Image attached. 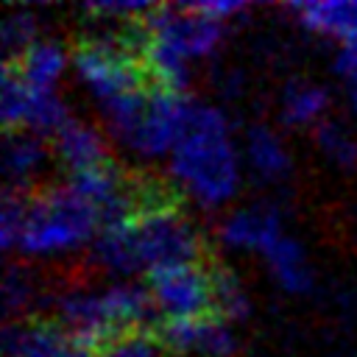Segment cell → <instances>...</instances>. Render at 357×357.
<instances>
[{"mask_svg":"<svg viewBox=\"0 0 357 357\" xmlns=\"http://www.w3.org/2000/svg\"><path fill=\"white\" fill-rule=\"evenodd\" d=\"M212 271V304H215V315L223 321H237L248 312V298L245 290L240 284V279L234 276V271L218 259H212L209 265Z\"/></svg>","mask_w":357,"mask_h":357,"instance_id":"14","label":"cell"},{"mask_svg":"<svg viewBox=\"0 0 357 357\" xmlns=\"http://www.w3.org/2000/svg\"><path fill=\"white\" fill-rule=\"evenodd\" d=\"M220 237L237 248H259L262 254L282 237L279 234V212L268 204H257L229 215L220 226Z\"/></svg>","mask_w":357,"mask_h":357,"instance_id":"9","label":"cell"},{"mask_svg":"<svg viewBox=\"0 0 357 357\" xmlns=\"http://www.w3.org/2000/svg\"><path fill=\"white\" fill-rule=\"evenodd\" d=\"M326 106V92L310 81H290L282 95V112L287 123H312Z\"/></svg>","mask_w":357,"mask_h":357,"instance_id":"17","label":"cell"},{"mask_svg":"<svg viewBox=\"0 0 357 357\" xmlns=\"http://www.w3.org/2000/svg\"><path fill=\"white\" fill-rule=\"evenodd\" d=\"M64 59H67V53H64V47L59 42H53V39H36L20 59L6 61V64H14L17 73L22 75V81L31 89L45 92V89H50V84L61 73Z\"/></svg>","mask_w":357,"mask_h":357,"instance_id":"11","label":"cell"},{"mask_svg":"<svg viewBox=\"0 0 357 357\" xmlns=\"http://www.w3.org/2000/svg\"><path fill=\"white\" fill-rule=\"evenodd\" d=\"M31 290H33V284H31L28 271H25V268H20V265H8V271H6V282H3V301H6V312H8V315L22 312L25 301L31 298Z\"/></svg>","mask_w":357,"mask_h":357,"instance_id":"21","label":"cell"},{"mask_svg":"<svg viewBox=\"0 0 357 357\" xmlns=\"http://www.w3.org/2000/svg\"><path fill=\"white\" fill-rule=\"evenodd\" d=\"M31 95H33V89L22 81L17 67L3 61V103H0V109H3V131L22 128Z\"/></svg>","mask_w":357,"mask_h":357,"instance_id":"18","label":"cell"},{"mask_svg":"<svg viewBox=\"0 0 357 357\" xmlns=\"http://www.w3.org/2000/svg\"><path fill=\"white\" fill-rule=\"evenodd\" d=\"M123 229L134 251L137 268L159 271V268H176V265H198L215 257L204 243L201 231L184 215V209L156 212Z\"/></svg>","mask_w":357,"mask_h":357,"instance_id":"3","label":"cell"},{"mask_svg":"<svg viewBox=\"0 0 357 357\" xmlns=\"http://www.w3.org/2000/svg\"><path fill=\"white\" fill-rule=\"evenodd\" d=\"M290 11L312 31L335 33L351 39L357 33V3L349 0H329V3H293Z\"/></svg>","mask_w":357,"mask_h":357,"instance_id":"12","label":"cell"},{"mask_svg":"<svg viewBox=\"0 0 357 357\" xmlns=\"http://www.w3.org/2000/svg\"><path fill=\"white\" fill-rule=\"evenodd\" d=\"M315 137H318V145H321L337 165H346V167L357 165V142L349 137V131H346L340 123H332V120L321 123V126L315 128Z\"/></svg>","mask_w":357,"mask_h":357,"instance_id":"20","label":"cell"},{"mask_svg":"<svg viewBox=\"0 0 357 357\" xmlns=\"http://www.w3.org/2000/svg\"><path fill=\"white\" fill-rule=\"evenodd\" d=\"M173 173L204 204L226 201L237 187V162L218 109L190 103L178 142L173 145Z\"/></svg>","mask_w":357,"mask_h":357,"instance_id":"1","label":"cell"},{"mask_svg":"<svg viewBox=\"0 0 357 357\" xmlns=\"http://www.w3.org/2000/svg\"><path fill=\"white\" fill-rule=\"evenodd\" d=\"M187 8H192V11H198V14H204V17H212V20H223V17H229V14H234V11H243V6L240 3H229V0H218V3H184Z\"/></svg>","mask_w":357,"mask_h":357,"instance_id":"23","label":"cell"},{"mask_svg":"<svg viewBox=\"0 0 357 357\" xmlns=\"http://www.w3.org/2000/svg\"><path fill=\"white\" fill-rule=\"evenodd\" d=\"M67 120H70L67 106L59 100V95L53 89H45V92H36L33 89L22 128H28V131H33L36 137L45 139V137H53Z\"/></svg>","mask_w":357,"mask_h":357,"instance_id":"16","label":"cell"},{"mask_svg":"<svg viewBox=\"0 0 357 357\" xmlns=\"http://www.w3.org/2000/svg\"><path fill=\"white\" fill-rule=\"evenodd\" d=\"M50 153L61 162L67 176H75V173H84V170H95V167L112 162V153L106 151L103 137L92 126H86V123H81L75 117H70L50 137Z\"/></svg>","mask_w":357,"mask_h":357,"instance_id":"8","label":"cell"},{"mask_svg":"<svg viewBox=\"0 0 357 357\" xmlns=\"http://www.w3.org/2000/svg\"><path fill=\"white\" fill-rule=\"evenodd\" d=\"M351 100H354V106H357V92H351Z\"/></svg>","mask_w":357,"mask_h":357,"instance_id":"26","label":"cell"},{"mask_svg":"<svg viewBox=\"0 0 357 357\" xmlns=\"http://www.w3.org/2000/svg\"><path fill=\"white\" fill-rule=\"evenodd\" d=\"M346 45H357V33H354L351 39H346Z\"/></svg>","mask_w":357,"mask_h":357,"instance_id":"25","label":"cell"},{"mask_svg":"<svg viewBox=\"0 0 357 357\" xmlns=\"http://www.w3.org/2000/svg\"><path fill=\"white\" fill-rule=\"evenodd\" d=\"M98 234V209L70 184H33L20 234V248L31 254L73 248Z\"/></svg>","mask_w":357,"mask_h":357,"instance_id":"2","label":"cell"},{"mask_svg":"<svg viewBox=\"0 0 357 357\" xmlns=\"http://www.w3.org/2000/svg\"><path fill=\"white\" fill-rule=\"evenodd\" d=\"M33 31H36V20L31 11H14L6 17L3 22V50H6V59L3 61H14L20 59L36 39H33Z\"/></svg>","mask_w":357,"mask_h":357,"instance_id":"19","label":"cell"},{"mask_svg":"<svg viewBox=\"0 0 357 357\" xmlns=\"http://www.w3.org/2000/svg\"><path fill=\"white\" fill-rule=\"evenodd\" d=\"M98 357H162V346L153 340V335L142 332V335H131L112 343Z\"/></svg>","mask_w":357,"mask_h":357,"instance_id":"22","label":"cell"},{"mask_svg":"<svg viewBox=\"0 0 357 357\" xmlns=\"http://www.w3.org/2000/svg\"><path fill=\"white\" fill-rule=\"evenodd\" d=\"M3 357H89L53 315H22L3 329Z\"/></svg>","mask_w":357,"mask_h":357,"instance_id":"7","label":"cell"},{"mask_svg":"<svg viewBox=\"0 0 357 357\" xmlns=\"http://www.w3.org/2000/svg\"><path fill=\"white\" fill-rule=\"evenodd\" d=\"M3 134H6V142H3V165H6L8 184H14V187H33L31 184V176L47 159L45 139L36 137L28 128H14V131H3Z\"/></svg>","mask_w":357,"mask_h":357,"instance_id":"10","label":"cell"},{"mask_svg":"<svg viewBox=\"0 0 357 357\" xmlns=\"http://www.w3.org/2000/svg\"><path fill=\"white\" fill-rule=\"evenodd\" d=\"M248 159H251L254 170H257L262 178H271V181H276L279 176H284L287 167H290L282 142H279L276 134L268 131L265 126H254V128L248 131Z\"/></svg>","mask_w":357,"mask_h":357,"instance_id":"15","label":"cell"},{"mask_svg":"<svg viewBox=\"0 0 357 357\" xmlns=\"http://www.w3.org/2000/svg\"><path fill=\"white\" fill-rule=\"evenodd\" d=\"M162 351L198 354V357H234L237 343L229 321L215 315L201 318H162L151 332Z\"/></svg>","mask_w":357,"mask_h":357,"instance_id":"5","label":"cell"},{"mask_svg":"<svg viewBox=\"0 0 357 357\" xmlns=\"http://www.w3.org/2000/svg\"><path fill=\"white\" fill-rule=\"evenodd\" d=\"M335 67L349 81V86H357V45H343V50L337 53Z\"/></svg>","mask_w":357,"mask_h":357,"instance_id":"24","label":"cell"},{"mask_svg":"<svg viewBox=\"0 0 357 357\" xmlns=\"http://www.w3.org/2000/svg\"><path fill=\"white\" fill-rule=\"evenodd\" d=\"M148 28H151V36L159 39L162 45H167L170 50H176L178 56H201V53H209L223 28L218 20L212 17H204L187 6L181 8H173V6H153L148 11Z\"/></svg>","mask_w":357,"mask_h":357,"instance_id":"6","label":"cell"},{"mask_svg":"<svg viewBox=\"0 0 357 357\" xmlns=\"http://www.w3.org/2000/svg\"><path fill=\"white\" fill-rule=\"evenodd\" d=\"M215 259V257H212ZM209 262L176 265L145 273V287L162 318H201L215 315L212 304V271ZM218 318V315H215Z\"/></svg>","mask_w":357,"mask_h":357,"instance_id":"4","label":"cell"},{"mask_svg":"<svg viewBox=\"0 0 357 357\" xmlns=\"http://www.w3.org/2000/svg\"><path fill=\"white\" fill-rule=\"evenodd\" d=\"M265 259L271 262V271L276 273V279L282 282L284 290L290 293H304L310 284H312V273L304 262V254L298 248L296 240L290 237H279L268 251H265Z\"/></svg>","mask_w":357,"mask_h":357,"instance_id":"13","label":"cell"}]
</instances>
